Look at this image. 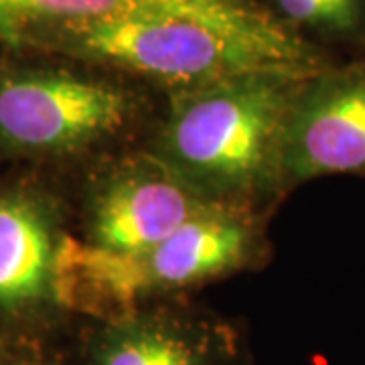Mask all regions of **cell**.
<instances>
[{"mask_svg": "<svg viewBox=\"0 0 365 365\" xmlns=\"http://www.w3.org/2000/svg\"><path fill=\"white\" fill-rule=\"evenodd\" d=\"M365 177V63L329 67L300 90L288 118L282 181Z\"/></svg>", "mask_w": 365, "mask_h": 365, "instance_id": "5b68a950", "label": "cell"}, {"mask_svg": "<svg viewBox=\"0 0 365 365\" xmlns=\"http://www.w3.org/2000/svg\"><path fill=\"white\" fill-rule=\"evenodd\" d=\"M90 365H227V355L211 333L187 319L136 309L106 323Z\"/></svg>", "mask_w": 365, "mask_h": 365, "instance_id": "ba28073f", "label": "cell"}, {"mask_svg": "<svg viewBox=\"0 0 365 365\" xmlns=\"http://www.w3.org/2000/svg\"><path fill=\"white\" fill-rule=\"evenodd\" d=\"M309 79L264 71L175 91L153 155L211 201L258 195L284 182L288 118Z\"/></svg>", "mask_w": 365, "mask_h": 365, "instance_id": "7a4b0ae2", "label": "cell"}, {"mask_svg": "<svg viewBox=\"0 0 365 365\" xmlns=\"http://www.w3.org/2000/svg\"><path fill=\"white\" fill-rule=\"evenodd\" d=\"M124 16H182L222 25L268 19L242 0H0V39L23 41L47 26Z\"/></svg>", "mask_w": 365, "mask_h": 365, "instance_id": "52a82bcc", "label": "cell"}, {"mask_svg": "<svg viewBox=\"0 0 365 365\" xmlns=\"http://www.w3.org/2000/svg\"><path fill=\"white\" fill-rule=\"evenodd\" d=\"M254 225L237 205H222L185 223L143 252H126L140 297L193 287L232 272L254 250Z\"/></svg>", "mask_w": 365, "mask_h": 365, "instance_id": "8992f818", "label": "cell"}, {"mask_svg": "<svg viewBox=\"0 0 365 365\" xmlns=\"http://www.w3.org/2000/svg\"><path fill=\"white\" fill-rule=\"evenodd\" d=\"M274 4L292 25L337 37H351L361 31L331 0H274Z\"/></svg>", "mask_w": 365, "mask_h": 365, "instance_id": "8fae6325", "label": "cell"}, {"mask_svg": "<svg viewBox=\"0 0 365 365\" xmlns=\"http://www.w3.org/2000/svg\"><path fill=\"white\" fill-rule=\"evenodd\" d=\"M222 205L227 203L203 197L155 155L130 158L110 170L91 197L90 244L143 252Z\"/></svg>", "mask_w": 365, "mask_h": 365, "instance_id": "277c9868", "label": "cell"}, {"mask_svg": "<svg viewBox=\"0 0 365 365\" xmlns=\"http://www.w3.org/2000/svg\"><path fill=\"white\" fill-rule=\"evenodd\" d=\"M23 41L122 67L167 83L175 91L248 73L274 71L314 78L329 69L321 53L272 16L254 25H222L182 16L100 19L47 26Z\"/></svg>", "mask_w": 365, "mask_h": 365, "instance_id": "6da1fadb", "label": "cell"}, {"mask_svg": "<svg viewBox=\"0 0 365 365\" xmlns=\"http://www.w3.org/2000/svg\"><path fill=\"white\" fill-rule=\"evenodd\" d=\"M51 225L25 197H0V307L21 309L51 294Z\"/></svg>", "mask_w": 365, "mask_h": 365, "instance_id": "30bf717a", "label": "cell"}, {"mask_svg": "<svg viewBox=\"0 0 365 365\" xmlns=\"http://www.w3.org/2000/svg\"><path fill=\"white\" fill-rule=\"evenodd\" d=\"M132 118V98L102 79L67 71L0 78V140L25 153H78L114 138Z\"/></svg>", "mask_w": 365, "mask_h": 365, "instance_id": "3957f363", "label": "cell"}, {"mask_svg": "<svg viewBox=\"0 0 365 365\" xmlns=\"http://www.w3.org/2000/svg\"><path fill=\"white\" fill-rule=\"evenodd\" d=\"M51 290L61 307L98 317L104 323L140 309V300L126 276L122 252L69 235H63L55 250Z\"/></svg>", "mask_w": 365, "mask_h": 365, "instance_id": "9c48e42d", "label": "cell"}, {"mask_svg": "<svg viewBox=\"0 0 365 365\" xmlns=\"http://www.w3.org/2000/svg\"><path fill=\"white\" fill-rule=\"evenodd\" d=\"M341 13L345 14L351 23L364 29L365 25V0H331Z\"/></svg>", "mask_w": 365, "mask_h": 365, "instance_id": "7c38bea8", "label": "cell"}]
</instances>
